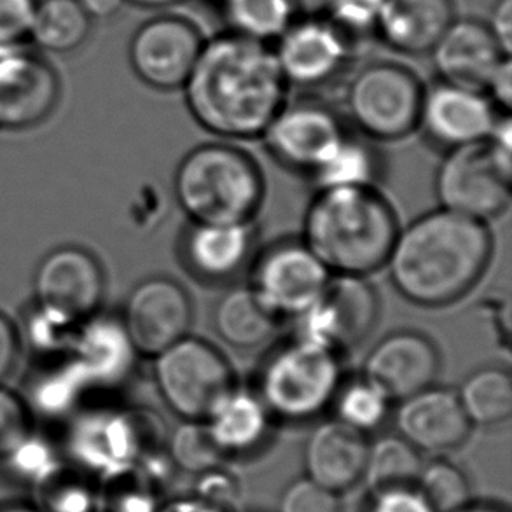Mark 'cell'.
Instances as JSON below:
<instances>
[{"instance_id":"cell-1","label":"cell","mask_w":512,"mask_h":512,"mask_svg":"<svg viewBox=\"0 0 512 512\" xmlns=\"http://www.w3.org/2000/svg\"><path fill=\"white\" fill-rule=\"evenodd\" d=\"M182 90L191 118L231 142L261 139L289 100L270 42L235 32L205 41Z\"/></svg>"},{"instance_id":"cell-2","label":"cell","mask_w":512,"mask_h":512,"mask_svg":"<svg viewBox=\"0 0 512 512\" xmlns=\"http://www.w3.org/2000/svg\"><path fill=\"white\" fill-rule=\"evenodd\" d=\"M492 256L493 235L486 222L437 208L401 226L385 270L409 303L443 308L481 282Z\"/></svg>"},{"instance_id":"cell-3","label":"cell","mask_w":512,"mask_h":512,"mask_svg":"<svg viewBox=\"0 0 512 512\" xmlns=\"http://www.w3.org/2000/svg\"><path fill=\"white\" fill-rule=\"evenodd\" d=\"M401 229L378 186L317 189L303 219V242L331 275L369 277L383 270Z\"/></svg>"},{"instance_id":"cell-4","label":"cell","mask_w":512,"mask_h":512,"mask_svg":"<svg viewBox=\"0 0 512 512\" xmlns=\"http://www.w3.org/2000/svg\"><path fill=\"white\" fill-rule=\"evenodd\" d=\"M173 194L189 222L245 224L263 207L266 182L249 151L217 140L193 147L179 161Z\"/></svg>"},{"instance_id":"cell-5","label":"cell","mask_w":512,"mask_h":512,"mask_svg":"<svg viewBox=\"0 0 512 512\" xmlns=\"http://www.w3.org/2000/svg\"><path fill=\"white\" fill-rule=\"evenodd\" d=\"M343 378L341 355L292 336L264 355L252 388L273 420L305 423L331 409Z\"/></svg>"},{"instance_id":"cell-6","label":"cell","mask_w":512,"mask_h":512,"mask_svg":"<svg viewBox=\"0 0 512 512\" xmlns=\"http://www.w3.org/2000/svg\"><path fill=\"white\" fill-rule=\"evenodd\" d=\"M154 359V385L180 420L203 422L238 385L228 357L200 336L187 334Z\"/></svg>"},{"instance_id":"cell-7","label":"cell","mask_w":512,"mask_h":512,"mask_svg":"<svg viewBox=\"0 0 512 512\" xmlns=\"http://www.w3.org/2000/svg\"><path fill=\"white\" fill-rule=\"evenodd\" d=\"M423 91L422 81L408 67L369 63L346 88V112L364 139L395 142L418 130Z\"/></svg>"},{"instance_id":"cell-8","label":"cell","mask_w":512,"mask_h":512,"mask_svg":"<svg viewBox=\"0 0 512 512\" xmlns=\"http://www.w3.org/2000/svg\"><path fill=\"white\" fill-rule=\"evenodd\" d=\"M512 153L490 142L444 151L434 180L439 208L486 222L511 205Z\"/></svg>"},{"instance_id":"cell-9","label":"cell","mask_w":512,"mask_h":512,"mask_svg":"<svg viewBox=\"0 0 512 512\" xmlns=\"http://www.w3.org/2000/svg\"><path fill=\"white\" fill-rule=\"evenodd\" d=\"M331 277L303 238H284L254 256L247 284L282 322L305 313L326 291Z\"/></svg>"},{"instance_id":"cell-10","label":"cell","mask_w":512,"mask_h":512,"mask_svg":"<svg viewBox=\"0 0 512 512\" xmlns=\"http://www.w3.org/2000/svg\"><path fill=\"white\" fill-rule=\"evenodd\" d=\"M380 306L378 291L367 277L333 275L322 296L294 319V336L343 357L371 336Z\"/></svg>"},{"instance_id":"cell-11","label":"cell","mask_w":512,"mask_h":512,"mask_svg":"<svg viewBox=\"0 0 512 512\" xmlns=\"http://www.w3.org/2000/svg\"><path fill=\"white\" fill-rule=\"evenodd\" d=\"M346 135L338 112L315 98H299L285 102L261 139L282 167L312 177Z\"/></svg>"},{"instance_id":"cell-12","label":"cell","mask_w":512,"mask_h":512,"mask_svg":"<svg viewBox=\"0 0 512 512\" xmlns=\"http://www.w3.org/2000/svg\"><path fill=\"white\" fill-rule=\"evenodd\" d=\"M203 37L193 21L163 14L140 25L128 48L135 76L153 90H182L198 62Z\"/></svg>"},{"instance_id":"cell-13","label":"cell","mask_w":512,"mask_h":512,"mask_svg":"<svg viewBox=\"0 0 512 512\" xmlns=\"http://www.w3.org/2000/svg\"><path fill=\"white\" fill-rule=\"evenodd\" d=\"M193 299L186 287L170 277H149L126 298L121 324L139 355L156 357L193 326Z\"/></svg>"},{"instance_id":"cell-14","label":"cell","mask_w":512,"mask_h":512,"mask_svg":"<svg viewBox=\"0 0 512 512\" xmlns=\"http://www.w3.org/2000/svg\"><path fill=\"white\" fill-rule=\"evenodd\" d=\"M105 294L102 266L90 252L74 247L56 250L35 273V296L44 313L62 324L88 319Z\"/></svg>"},{"instance_id":"cell-15","label":"cell","mask_w":512,"mask_h":512,"mask_svg":"<svg viewBox=\"0 0 512 512\" xmlns=\"http://www.w3.org/2000/svg\"><path fill=\"white\" fill-rule=\"evenodd\" d=\"M352 42L324 16L292 21L273 48L285 81L296 88H320L345 69L353 53Z\"/></svg>"},{"instance_id":"cell-16","label":"cell","mask_w":512,"mask_h":512,"mask_svg":"<svg viewBox=\"0 0 512 512\" xmlns=\"http://www.w3.org/2000/svg\"><path fill=\"white\" fill-rule=\"evenodd\" d=\"M499 116L485 91L439 81L423 91L418 130L434 146L450 151L485 142Z\"/></svg>"},{"instance_id":"cell-17","label":"cell","mask_w":512,"mask_h":512,"mask_svg":"<svg viewBox=\"0 0 512 512\" xmlns=\"http://www.w3.org/2000/svg\"><path fill=\"white\" fill-rule=\"evenodd\" d=\"M443 357L427 334L399 329L383 336L362 364V373L392 402L436 385Z\"/></svg>"},{"instance_id":"cell-18","label":"cell","mask_w":512,"mask_h":512,"mask_svg":"<svg viewBox=\"0 0 512 512\" xmlns=\"http://www.w3.org/2000/svg\"><path fill=\"white\" fill-rule=\"evenodd\" d=\"M60 81L42 56L25 46H0V128H30L55 111Z\"/></svg>"},{"instance_id":"cell-19","label":"cell","mask_w":512,"mask_h":512,"mask_svg":"<svg viewBox=\"0 0 512 512\" xmlns=\"http://www.w3.org/2000/svg\"><path fill=\"white\" fill-rule=\"evenodd\" d=\"M256 229L245 224L189 222L179 240V261L201 284H228L254 257Z\"/></svg>"},{"instance_id":"cell-20","label":"cell","mask_w":512,"mask_h":512,"mask_svg":"<svg viewBox=\"0 0 512 512\" xmlns=\"http://www.w3.org/2000/svg\"><path fill=\"white\" fill-rule=\"evenodd\" d=\"M397 434L420 453H446L467 441L472 425L453 388L432 385L397 402Z\"/></svg>"},{"instance_id":"cell-21","label":"cell","mask_w":512,"mask_h":512,"mask_svg":"<svg viewBox=\"0 0 512 512\" xmlns=\"http://www.w3.org/2000/svg\"><path fill=\"white\" fill-rule=\"evenodd\" d=\"M430 55L441 81L481 91L511 56L500 48L490 27L474 18H455Z\"/></svg>"},{"instance_id":"cell-22","label":"cell","mask_w":512,"mask_h":512,"mask_svg":"<svg viewBox=\"0 0 512 512\" xmlns=\"http://www.w3.org/2000/svg\"><path fill=\"white\" fill-rule=\"evenodd\" d=\"M367 450L366 434L334 418L322 422L306 439L303 460L308 478L327 490L345 492L364 478Z\"/></svg>"},{"instance_id":"cell-23","label":"cell","mask_w":512,"mask_h":512,"mask_svg":"<svg viewBox=\"0 0 512 512\" xmlns=\"http://www.w3.org/2000/svg\"><path fill=\"white\" fill-rule=\"evenodd\" d=\"M455 18L453 0H383L374 35L402 55H430Z\"/></svg>"},{"instance_id":"cell-24","label":"cell","mask_w":512,"mask_h":512,"mask_svg":"<svg viewBox=\"0 0 512 512\" xmlns=\"http://www.w3.org/2000/svg\"><path fill=\"white\" fill-rule=\"evenodd\" d=\"M273 416L254 392L236 385L203 420L222 455H247L268 439Z\"/></svg>"},{"instance_id":"cell-25","label":"cell","mask_w":512,"mask_h":512,"mask_svg":"<svg viewBox=\"0 0 512 512\" xmlns=\"http://www.w3.org/2000/svg\"><path fill=\"white\" fill-rule=\"evenodd\" d=\"M280 320L257 298L249 284L231 285L215 301L212 327L226 345L242 352L266 345Z\"/></svg>"},{"instance_id":"cell-26","label":"cell","mask_w":512,"mask_h":512,"mask_svg":"<svg viewBox=\"0 0 512 512\" xmlns=\"http://www.w3.org/2000/svg\"><path fill=\"white\" fill-rule=\"evenodd\" d=\"M455 392L472 427H497L511 418L512 376L507 367H478Z\"/></svg>"},{"instance_id":"cell-27","label":"cell","mask_w":512,"mask_h":512,"mask_svg":"<svg viewBox=\"0 0 512 512\" xmlns=\"http://www.w3.org/2000/svg\"><path fill=\"white\" fill-rule=\"evenodd\" d=\"M91 34V18L77 0H39L30 37L35 46L63 55L81 48Z\"/></svg>"},{"instance_id":"cell-28","label":"cell","mask_w":512,"mask_h":512,"mask_svg":"<svg viewBox=\"0 0 512 512\" xmlns=\"http://www.w3.org/2000/svg\"><path fill=\"white\" fill-rule=\"evenodd\" d=\"M381 158L366 140L355 139L350 133L329 154L312 179L317 189L333 187L378 186Z\"/></svg>"},{"instance_id":"cell-29","label":"cell","mask_w":512,"mask_h":512,"mask_svg":"<svg viewBox=\"0 0 512 512\" xmlns=\"http://www.w3.org/2000/svg\"><path fill=\"white\" fill-rule=\"evenodd\" d=\"M423 462L415 446L395 434L369 443L364 478L373 492L416 486Z\"/></svg>"},{"instance_id":"cell-30","label":"cell","mask_w":512,"mask_h":512,"mask_svg":"<svg viewBox=\"0 0 512 512\" xmlns=\"http://www.w3.org/2000/svg\"><path fill=\"white\" fill-rule=\"evenodd\" d=\"M390 406L392 401L373 381L367 380L364 374H357L352 378H343L334 395L331 409L334 411V420L367 436L385 423L390 415Z\"/></svg>"},{"instance_id":"cell-31","label":"cell","mask_w":512,"mask_h":512,"mask_svg":"<svg viewBox=\"0 0 512 512\" xmlns=\"http://www.w3.org/2000/svg\"><path fill=\"white\" fill-rule=\"evenodd\" d=\"M229 32L257 41H277L298 13L294 0H219Z\"/></svg>"},{"instance_id":"cell-32","label":"cell","mask_w":512,"mask_h":512,"mask_svg":"<svg viewBox=\"0 0 512 512\" xmlns=\"http://www.w3.org/2000/svg\"><path fill=\"white\" fill-rule=\"evenodd\" d=\"M416 490L434 512H457L471 500V483L465 472L444 458L423 465Z\"/></svg>"},{"instance_id":"cell-33","label":"cell","mask_w":512,"mask_h":512,"mask_svg":"<svg viewBox=\"0 0 512 512\" xmlns=\"http://www.w3.org/2000/svg\"><path fill=\"white\" fill-rule=\"evenodd\" d=\"M168 457L180 471L203 474L222 462V451L208 434L207 425L182 420L168 439Z\"/></svg>"},{"instance_id":"cell-34","label":"cell","mask_w":512,"mask_h":512,"mask_svg":"<svg viewBox=\"0 0 512 512\" xmlns=\"http://www.w3.org/2000/svg\"><path fill=\"white\" fill-rule=\"evenodd\" d=\"M381 6L383 0H322L319 16L331 21L353 44L376 34Z\"/></svg>"},{"instance_id":"cell-35","label":"cell","mask_w":512,"mask_h":512,"mask_svg":"<svg viewBox=\"0 0 512 512\" xmlns=\"http://www.w3.org/2000/svg\"><path fill=\"white\" fill-rule=\"evenodd\" d=\"M280 512H340V499L310 478L298 479L282 495Z\"/></svg>"},{"instance_id":"cell-36","label":"cell","mask_w":512,"mask_h":512,"mask_svg":"<svg viewBox=\"0 0 512 512\" xmlns=\"http://www.w3.org/2000/svg\"><path fill=\"white\" fill-rule=\"evenodd\" d=\"M28 439V413L18 395L0 387V457L14 455Z\"/></svg>"},{"instance_id":"cell-37","label":"cell","mask_w":512,"mask_h":512,"mask_svg":"<svg viewBox=\"0 0 512 512\" xmlns=\"http://www.w3.org/2000/svg\"><path fill=\"white\" fill-rule=\"evenodd\" d=\"M39 0H0V46H18L30 37Z\"/></svg>"},{"instance_id":"cell-38","label":"cell","mask_w":512,"mask_h":512,"mask_svg":"<svg viewBox=\"0 0 512 512\" xmlns=\"http://www.w3.org/2000/svg\"><path fill=\"white\" fill-rule=\"evenodd\" d=\"M200 476L198 488H196L198 499L217 507L222 512H233V509L238 507L242 492H240V483L233 474L222 471L221 467H214Z\"/></svg>"},{"instance_id":"cell-39","label":"cell","mask_w":512,"mask_h":512,"mask_svg":"<svg viewBox=\"0 0 512 512\" xmlns=\"http://www.w3.org/2000/svg\"><path fill=\"white\" fill-rule=\"evenodd\" d=\"M371 512H434L416 486L374 492Z\"/></svg>"},{"instance_id":"cell-40","label":"cell","mask_w":512,"mask_h":512,"mask_svg":"<svg viewBox=\"0 0 512 512\" xmlns=\"http://www.w3.org/2000/svg\"><path fill=\"white\" fill-rule=\"evenodd\" d=\"M486 95L492 98L497 109H504L509 112L512 104V67L511 56H507L504 62L500 63L499 69L493 74L490 83L486 86Z\"/></svg>"},{"instance_id":"cell-41","label":"cell","mask_w":512,"mask_h":512,"mask_svg":"<svg viewBox=\"0 0 512 512\" xmlns=\"http://www.w3.org/2000/svg\"><path fill=\"white\" fill-rule=\"evenodd\" d=\"M20 352V340L13 324L0 315V383L13 371Z\"/></svg>"},{"instance_id":"cell-42","label":"cell","mask_w":512,"mask_h":512,"mask_svg":"<svg viewBox=\"0 0 512 512\" xmlns=\"http://www.w3.org/2000/svg\"><path fill=\"white\" fill-rule=\"evenodd\" d=\"M495 39L504 49V53L511 55L512 48V0H497L493 7L492 20L486 23Z\"/></svg>"},{"instance_id":"cell-43","label":"cell","mask_w":512,"mask_h":512,"mask_svg":"<svg viewBox=\"0 0 512 512\" xmlns=\"http://www.w3.org/2000/svg\"><path fill=\"white\" fill-rule=\"evenodd\" d=\"M114 512H158V506L149 488H135L119 495Z\"/></svg>"},{"instance_id":"cell-44","label":"cell","mask_w":512,"mask_h":512,"mask_svg":"<svg viewBox=\"0 0 512 512\" xmlns=\"http://www.w3.org/2000/svg\"><path fill=\"white\" fill-rule=\"evenodd\" d=\"M91 20H107L123 9L126 0H77Z\"/></svg>"},{"instance_id":"cell-45","label":"cell","mask_w":512,"mask_h":512,"mask_svg":"<svg viewBox=\"0 0 512 512\" xmlns=\"http://www.w3.org/2000/svg\"><path fill=\"white\" fill-rule=\"evenodd\" d=\"M158 512H222L217 507L210 506L207 502L191 497V499H179L170 502L167 507H163Z\"/></svg>"},{"instance_id":"cell-46","label":"cell","mask_w":512,"mask_h":512,"mask_svg":"<svg viewBox=\"0 0 512 512\" xmlns=\"http://www.w3.org/2000/svg\"><path fill=\"white\" fill-rule=\"evenodd\" d=\"M126 2L144 9H165V7L179 6L186 0H126Z\"/></svg>"},{"instance_id":"cell-47","label":"cell","mask_w":512,"mask_h":512,"mask_svg":"<svg viewBox=\"0 0 512 512\" xmlns=\"http://www.w3.org/2000/svg\"><path fill=\"white\" fill-rule=\"evenodd\" d=\"M457 512H502L500 509H497V507L492 506H467L462 507L460 511Z\"/></svg>"},{"instance_id":"cell-48","label":"cell","mask_w":512,"mask_h":512,"mask_svg":"<svg viewBox=\"0 0 512 512\" xmlns=\"http://www.w3.org/2000/svg\"><path fill=\"white\" fill-rule=\"evenodd\" d=\"M9 512H25V511H9Z\"/></svg>"}]
</instances>
